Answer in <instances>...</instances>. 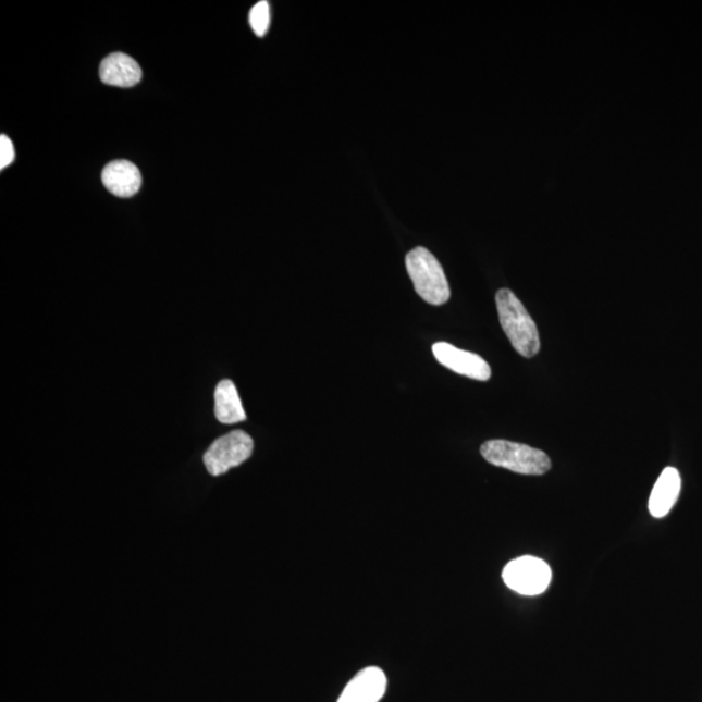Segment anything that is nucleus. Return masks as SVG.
Here are the masks:
<instances>
[{"label": "nucleus", "instance_id": "f03ea898", "mask_svg": "<svg viewBox=\"0 0 702 702\" xmlns=\"http://www.w3.org/2000/svg\"><path fill=\"white\" fill-rule=\"evenodd\" d=\"M406 269L419 297L427 304L441 306L449 300L451 286L443 266L426 247H416L407 254Z\"/></svg>", "mask_w": 702, "mask_h": 702}, {"label": "nucleus", "instance_id": "f8f14e48", "mask_svg": "<svg viewBox=\"0 0 702 702\" xmlns=\"http://www.w3.org/2000/svg\"><path fill=\"white\" fill-rule=\"evenodd\" d=\"M249 22L251 29L258 37H264L266 33L269 32L271 13H270V3L259 2L253 7L249 15Z\"/></svg>", "mask_w": 702, "mask_h": 702}, {"label": "nucleus", "instance_id": "6e6552de", "mask_svg": "<svg viewBox=\"0 0 702 702\" xmlns=\"http://www.w3.org/2000/svg\"><path fill=\"white\" fill-rule=\"evenodd\" d=\"M99 77L106 85L133 88L143 78V70L135 59L125 53L115 52L104 58L100 64Z\"/></svg>", "mask_w": 702, "mask_h": 702}, {"label": "nucleus", "instance_id": "9d476101", "mask_svg": "<svg viewBox=\"0 0 702 702\" xmlns=\"http://www.w3.org/2000/svg\"><path fill=\"white\" fill-rule=\"evenodd\" d=\"M681 480L677 468H665L651 493L650 513L652 517L660 519L670 513L673 506L678 501Z\"/></svg>", "mask_w": 702, "mask_h": 702}, {"label": "nucleus", "instance_id": "0eeeda50", "mask_svg": "<svg viewBox=\"0 0 702 702\" xmlns=\"http://www.w3.org/2000/svg\"><path fill=\"white\" fill-rule=\"evenodd\" d=\"M386 677L379 667H366L345 687L337 702H379L386 691Z\"/></svg>", "mask_w": 702, "mask_h": 702}, {"label": "nucleus", "instance_id": "1a4fd4ad", "mask_svg": "<svg viewBox=\"0 0 702 702\" xmlns=\"http://www.w3.org/2000/svg\"><path fill=\"white\" fill-rule=\"evenodd\" d=\"M102 182L106 189L120 198H130L136 196L143 185V175H140L137 165L128 160H115L106 165L102 172Z\"/></svg>", "mask_w": 702, "mask_h": 702}, {"label": "nucleus", "instance_id": "39448f33", "mask_svg": "<svg viewBox=\"0 0 702 702\" xmlns=\"http://www.w3.org/2000/svg\"><path fill=\"white\" fill-rule=\"evenodd\" d=\"M254 441L244 431H233L225 436L213 441L210 449L206 452L204 460L213 477L229 472L231 468L243 465L251 457Z\"/></svg>", "mask_w": 702, "mask_h": 702}, {"label": "nucleus", "instance_id": "423d86ee", "mask_svg": "<svg viewBox=\"0 0 702 702\" xmlns=\"http://www.w3.org/2000/svg\"><path fill=\"white\" fill-rule=\"evenodd\" d=\"M433 356L439 364L463 377L479 381L491 379V367L483 358L446 343H438L432 346Z\"/></svg>", "mask_w": 702, "mask_h": 702}, {"label": "nucleus", "instance_id": "f257e3e1", "mask_svg": "<svg viewBox=\"0 0 702 702\" xmlns=\"http://www.w3.org/2000/svg\"><path fill=\"white\" fill-rule=\"evenodd\" d=\"M496 305L500 323L514 349L525 358L537 356L541 347L539 331L525 305L506 287L497 292Z\"/></svg>", "mask_w": 702, "mask_h": 702}, {"label": "nucleus", "instance_id": "9b49d317", "mask_svg": "<svg viewBox=\"0 0 702 702\" xmlns=\"http://www.w3.org/2000/svg\"><path fill=\"white\" fill-rule=\"evenodd\" d=\"M215 416L220 423L236 424L246 420L237 387L231 380H222L215 391Z\"/></svg>", "mask_w": 702, "mask_h": 702}, {"label": "nucleus", "instance_id": "20e7f679", "mask_svg": "<svg viewBox=\"0 0 702 702\" xmlns=\"http://www.w3.org/2000/svg\"><path fill=\"white\" fill-rule=\"evenodd\" d=\"M505 584L524 596H538L551 586L552 570L545 561L524 556L507 564L503 571Z\"/></svg>", "mask_w": 702, "mask_h": 702}, {"label": "nucleus", "instance_id": "7ed1b4c3", "mask_svg": "<svg viewBox=\"0 0 702 702\" xmlns=\"http://www.w3.org/2000/svg\"><path fill=\"white\" fill-rule=\"evenodd\" d=\"M480 453L487 463L517 473L544 475L552 468L551 458L544 452L512 441H487Z\"/></svg>", "mask_w": 702, "mask_h": 702}, {"label": "nucleus", "instance_id": "ddd939ff", "mask_svg": "<svg viewBox=\"0 0 702 702\" xmlns=\"http://www.w3.org/2000/svg\"><path fill=\"white\" fill-rule=\"evenodd\" d=\"M15 157L16 152L12 140L5 135L0 136V169L4 170L5 167H9Z\"/></svg>", "mask_w": 702, "mask_h": 702}]
</instances>
